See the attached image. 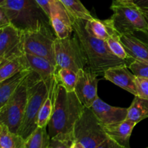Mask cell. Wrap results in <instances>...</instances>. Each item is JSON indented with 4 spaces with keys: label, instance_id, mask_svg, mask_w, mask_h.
Here are the masks:
<instances>
[{
    "label": "cell",
    "instance_id": "1",
    "mask_svg": "<svg viewBox=\"0 0 148 148\" xmlns=\"http://www.w3.org/2000/svg\"><path fill=\"white\" fill-rule=\"evenodd\" d=\"M84 106L75 92H68L59 82L51 117L48 124L51 139L73 142L74 128Z\"/></svg>",
    "mask_w": 148,
    "mask_h": 148
},
{
    "label": "cell",
    "instance_id": "2",
    "mask_svg": "<svg viewBox=\"0 0 148 148\" xmlns=\"http://www.w3.org/2000/svg\"><path fill=\"white\" fill-rule=\"evenodd\" d=\"M86 20L76 19L72 22L74 33L80 42L87 59V69L97 76H103L109 68L127 65V60L117 57L108 49L106 40L91 36L85 28Z\"/></svg>",
    "mask_w": 148,
    "mask_h": 148
},
{
    "label": "cell",
    "instance_id": "3",
    "mask_svg": "<svg viewBox=\"0 0 148 148\" xmlns=\"http://www.w3.org/2000/svg\"><path fill=\"white\" fill-rule=\"evenodd\" d=\"M0 8L5 12L12 25L23 32L34 30L43 23L51 24L48 14L36 0H7Z\"/></svg>",
    "mask_w": 148,
    "mask_h": 148
},
{
    "label": "cell",
    "instance_id": "4",
    "mask_svg": "<svg viewBox=\"0 0 148 148\" xmlns=\"http://www.w3.org/2000/svg\"><path fill=\"white\" fill-rule=\"evenodd\" d=\"M49 88L37 73L31 71L27 77V100L24 117L17 134L25 140L37 129L38 116L49 94Z\"/></svg>",
    "mask_w": 148,
    "mask_h": 148
},
{
    "label": "cell",
    "instance_id": "5",
    "mask_svg": "<svg viewBox=\"0 0 148 148\" xmlns=\"http://www.w3.org/2000/svg\"><path fill=\"white\" fill-rule=\"evenodd\" d=\"M113 11L111 20L120 35L148 32V23L141 8L134 4H124L114 0L111 6Z\"/></svg>",
    "mask_w": 148,
    "mask_h": 148
},
{
    "label": "cell",
    "instance_id": "6",
    "mask_svg": "<svg viewBox=\"0 0 148 148\" xmlns=\"http://www.w3.org/2000/svg\"><path fill=\"white\" fill-rule=\"evenodd\" d=\"M23 33L25 52L45 58L57 67L54 51L57 37L51 25L43 23L34 30H26Z\"/></svg>",
    "mask_w": 148,
    "mask_h": 148
},
{
    "label": "cell",
    "instance_id": "7",
    "mask_svg": "<svg viewBox=\"0 0 148 148\" xmlns=\"http://www.w3.org/2000/svg\"><path fill=\"white\" fill-rule=\"evenodd\" d=\"M54 51L57 68H67L77 72L79 69H85L87 67L85 53L74 32L65 38H56Z\"/></svg>",
    "mask_w": 148,
    "mask_h": 148
},
{
    "label": "cell",
    "instance_id": "8",
    "mask_svg": "<svg viewBox=\"0 0 148 148\" xmlns=\"http://www.w3.org/2000/svg\"><path fill=\"white\" fill-rule=\"evenodd\" d=\"M107 135L104 126L90 108H84L74 128V139L86 148H97L105 141Z\"/></svg>",
    "mask_w": 148,
    "mask_h": 148
},
{
    "label": "cell",
    "instance_id": "9",
    "mask_svg": "<svg viewBox=\"0 0 148 148\" xmlns=\"http://www.w3.org/2000/svg\"><path fill=\"white\" fill-rule=\"evenodd\" d=\"M27 100V77L0 108V124L7 126L13 133L17 134L21 126Z\"/></svg>",
    "mask_w": 148,
    "mask_h": 148
},
{
    "label": "cell",
    "instance_id": "10",
    "mask_svg": "<svg viewBox=\"0 0 148 148\" xmlns=\"http://www.w3.org/2000/svg\"><path fill=\"white\" fill-rule=\"evenodd\" d=\"M25 54L23 31L13 25L0 28V64Z\"/></svg>",
    "mask_w": 148,
    "mask_h": 148
},
{
    "label": "cell",
    "instance_id": "11",
    "mask_svg": "<svg viewBox=\"0 0 148 148\" xmlns=\"http://www.w3.org/2000/svg\"><path fill=\"white\" fill-rule=\"evenodd\" d=\"M77 82L75 92L82 105L91 108L95 100L98 98V76L88 69H79L77 72Z\"/></svg>",
    "mask_w": 148,
    "mask_h": 148
},
{
    "label": "cell",
    "instance_id": "12",
    "mask_svg": "<svg viewBox=\"0 0 148 148\" xmlns=\"http://www.w3.org/2000/svg\"><path fill=\"white\" fill-rule=\"evenodd\" d=\"M90 108L103 126L119 124L127 118L128 108L110 106L100 98L95 100Z\"/></svg>",
    "mask_w": 148,
    "mask_h": 148
},
{
    "label": "cell",
    "instance_id": "13",
    "mask_svg": "<svg viewBox=\"0 0 148 148\" xmlns=\"http://www.w3.org/2000/svg\"><path fill=\"white\" fill-rule=\"evenodd\" d=\"M127 65L113 66L104 72L103 77L132 95H137L136 76L128 69Z\"/></svg>",
    "mask_w": 148,
    "mask_h": 148
},
{
    "label": "cell",
    "instance_id": "14",
    "mask_svg": "<svg viewBox=\"0 0 148 148\" xmlns=\"http://www.w3.org/2000/svg\"><path fill=\"white\" fill-rule=\"evenodd\" d=\"M50 21L58 38H65L73 33L72 22L64 6L51 7Z\"/></svg>",
    "mask_w": 148,
    "mask_h": 148
},
{
    "label": "cell",
    "instance_id": "15",
    "mask_svg": "<svg viewBox=\"0 0 148 148\" xmlns=\"http://www.w3.org/2000/svg\"><path fill=\"white\" fill-rule=\"evenodd\" d=\"M25 56L28 62L29 68L40 76L49 90L53 82L56 79L57 67L51 63L49 60L41 56L27 53H25Z\"/></svg>",
    "mask_w": 148,
    "mask_h": 148
},
{
    "label": "cell",
    "instance_id": "16",
    "mask_svg": "<svg viewBox=\"0 0 148 148\" xmlns=\"http://www.w3.org/2000/svg\"><path fill=\"white\" fill-rule=\"evenodd\" d=\"M129 59L148 61V45L134 34L120 35Z\"/></svg>",
    "mask_w": 148,
    "mask_h": 148
},
{
    "label": "cell",
    "instance_id": "17",
    "mask_svg": "<svg viewBox=\"0 0 148 148\" xmlns=\"http://www.w3.org/2000/svg\"><path fill=\"white\" fill-rule=\"evenodd\" d=\"M134 122L128 119L124 120L119 124L110 126H104V130L108 137L114 140L121 145L130 147V139L133 129L136 126Z\"/></svg>",
    "mask_w": 148,
    "mask_h": 148
},
{
    "label": "cell",
    "instance_id": "18",
    "mask_svg": "<svg viewBox=\"0 0 148 148\" xmlns=\"http://www.w3.org/2000/svg\"><path fill=\"white\" fill-rule=\"evenodd\" d=\"M31 71V69L23 70L0 82V108L5 105L20 85L28 77Z\"/></svg>",
    "mask_w": 148,
    "mask_h": 148
},
{
    "label": "cell",
    "instance_id": "19",
    "mask_svg": "<svg viewBox=\"0 0 148 148\" xmlns=\"http://www.w3.org/2000/svg\"><path fill=\"white\" fill-rule=\"evenodd\" d=\"M85 28L91 36L106 41L111 35L117 32L110 18L102 20L94 17L91 20H86Z\"/></svg>",
    "mask_w": 148,
    "mask_h": 148
},
{
    "label": "cell",
    "instance_id": "20",
    "mask_svg": "<svg viewBox=\"0 0 148 148\" xmlns=\"http://www.w3.org/2000/svg\"><path fill=\"white\" fill-rule=\"evenodd\" d=\"M58 85H59V82H58L56 76V79H54L51 86L49 88L47 98L45 100L44 103H43V106L40 110V112H39L38 116V127H48V124L50 121L52 112H53Z\"/></svg>",
    "mask_w": 148,
    "mask_h": 148
},
{
    "label": "cell",
    "instance_id": "21",
    "mask_svg": "<svg viewBox=\"0 0 148 148\" xmlns=\"http://www.w3.org/2000/svg\"><path fill=\"white\" fill-rule=\"evenodd\" d=\"M26 69H30L25 54L10 59L0 64V82Z\"/></svg>",
    "mask_w": 148,
    "mask_h": 148
},
{
    "label": "cell",
    "instance_id": "22",
    "mask_svg": "<svg viewBox=\"0 0 148 148\" xmlns=\"http://www.w3.org/2000/svg\"><path fill=\"white\" fill-rule=\"evenodd\" d=\"M148 118V99L135 95L128 108L127 119L138 124Z\"/></svg>",
    "mask_w": 148,
    "mask_h": 148
},
{
    "label": "cell",
    "instance_id": "23",
    "mask_svg": "<svg viewBox=\"0 0 148 148\" xmlns=\"http://www.w3.org/2000/svg\"><path fill=\"white\" fill-rule=\"evenodd\" d=\"M66 9L72 22L76 19L91 20L94 18L80 0H59Z\"/></svg>",
    "mask_w": 148,
    "mask_h": 148
},
{
    "label": "cell",
    "instance_id": "24",
    "mask_svg": "<svg viewBox=\"0 0 148 148\" xmlns=\"http://www.w3.org/2000/svg\"><path fill=\"white\" fill-rule=\"evenodd\" d=\"M25 140L18 134L13 133L8 127L0 124V148H23Z\"/></svg>",
    "mask_w": 148,
    "mask_h": 148
},
{
    "label": "cell",
    "instance_id": "25",
    "mask_svg": "<svg viewBox=\"0 0 148 148\" xmlns=\"http://www.w3.org/2000/svg\"><path fill=\"white\" fill-rule=\"evenodd\" d=\"M51 138L46 127H38L25 140L23 148H49Z\"/></svg>",
    "mask_w": 148,
    "mask_h": 148
},
{
    "label": "cell",
    "instance_id": "26",
    "mask_svg": "<svg viewBox=\"0 0 148 148\" xmlns=\"http://www.w3.org/2000/svg\"><path fill=\"white\" fill-rule=\"evenodd\" d=\"M56 78L68 92H75L77 82V72L67 68H57Z\"/></svg>",
    "mask_w": 148,
    "mask_h": 148
},
{
    "label": "cell",
    "instance_id": "27",
    "mask_svg": "<svg viewBox=\"0 0 148 148\" xmlns=\"http://www.w3.org/2000/svg\"><path fill=\"white\" fill-rule=\"evenodd\" d=\"M106 43L108 49L115 56L124 60L129 59L128 54L126 52L125 49L121 43L120 34L118 32H116L111 35L106 40Z\"/></svg>",
    "mask_w": 148,
    "mask_h": 148
},
{
    "label": "cell",
    "instance_id": "28",
    "mask_svg": "<svg viewBox=\"0 0 148 148\" xmlns=\"http://www.w3.org/2000/svg\"><path fill=\"white\" fill-rule=\"evenodd\" d=\"M127 66L135 76L148 79V61L132 59L131 62L127 64Z\"/></svg>",
    "mask_w": 148,
    "mask_h": 148
},
{
    "label": "cell",
    "instance_id": "29",
    "mask_svg": "<svg viewBox=\"0 0 148 148\" xmlns=\"http://www.w3.org/2000/svg\"><path fill=\"white\" fill-rule=\"evenodd\" d=\"M136 87H137V95L143 98L148 99V79L142 77L135 78Z\"/></svg>",
    "mask_w": 148,
    "mask_h": 148
},
{
    "label": "cell",
    "instance_id": "30",
    "mask_svg": "<svg viewBox=\"0 0 148 148\" xmlns=\"http://www.w3.org/2000/svg\"><path fill=\"white\" fill-rule=\"evenodd\" d=\"M97 148H130L124 147V146L121 145L120 144L117 143L116 142L114 141V140L108 137L104 142H103Z\"/></svg>",
    "mask_w": 148,
    "mask_h": 148
},
{
    "label": "cell",
    "instance_id": "31",
    "mask_svg": "<svg viewBox=\"0 0 148 148\" xmlns=\"http://www.w3.org/2000/svg\"><path fill=\"white\" fill-rule=\"evenodd\" d=\"M72 142L62 141V140L51 139L50 147L51 148H70Z\"/></svg>",
    "mask_w": 148,
    "mask_h": 148
},
{
    "label": "cell",
    "instance_id": "32",
    "mask_svg": "<svg viewBox=\"0 0 148 148\" xmlns=\"http://www.w3.org/2000/svg\"><path fill=\"white\" fill-rule=\"evenodd\" d=\"M12 25L11 22H10V19H9L8 16L5 13V12L0 8V28L6 27Z\"/></svg>",
    "mask_w": 148,
    "mask_h": 148
},
{
    "label": "cell",
    "instance_id": "33",
    "mask_svg": "<svg viewBox=\"0 0 148 148\" xmlns=\"http://www.w3.org/2000/svg\"><path fill=\"white\" fill-rule=\"evenodd\" d=\"M38 3L39 4V5L43 9V10L45 11V12L48 14V16L50 18V4H49V1L48 0H36Z\"/></svg>",
    "mask_w": 148,
    "mask_h": 148
},
{
    "label": "cell",
    "instance_id": "34",
    "mask_svg": "<svg viewBox=\"0 0 148 148\" xmlns=\"http://www.w3.org/2000/svg\"><path fill=\"white\" fill-rule=\"evenodd\" d=\"M134 35L148 45V32H137Z\"/></svg>",
    "mask_w": 148,
    "mask_h": 148
},
{
    "label": "cell",
    "instance_id": "35",
    "mask_svg": "<svg viewBox=\"0 0 148 148\" xmlns=\"http://www.w3.org/2000/svg\"><path fill=\"white\" fill-rule=\"evenodd\" d=\"M134 3L140 7H148V0H134Z\"/></svg>",
    "mask_w": 148,
    "mask_h": 148
},
{
    "label": "cell",
    "instance_id": "36",
    "mask_svg": "<svg viewBox=\"0 0 148 148\" xmlns=\"http://www.w3.org/2000/svg\"><path fill=\"white\" fill-rule=\"evenodd\" d=\"M48 1L50 4V8L51 7H62V6H64L59 0H48Z\"/></svg>",
    "mask_w": 148,
    "mask_h": 148
},
{
    "label": "cell",
    "instance_id": "37",
    "mask_svg": "<svg viewBox=\"0 0 148 148\" xmlns=\"http://www.w3.org/2000/svg\"><path fill=\"white\" fill-rule=\"evenodd\" d=\"M70 148H86L81 143H79V141H77V140H74L72 142V145H71Z\"/></svg>",
    "mask_w": 148,
    "mask_h": 148
},
{
    "label": "cell",
    "instance_id": "38",
    "mask_svg": "<svg viewBox=\"0 0 148 148\" xmlns=\"http://www.w3.org/2000/svg\"><path fill=\"white\" fill-rule=\"evenodd\" d=\"M148 23V7H140Z\"/></svg>",
    "mask_w": 148,
    "mask_h": 148
},
{
    "label": "cell",
    "instance_id": "39",
    "mask_svg": "<svg viewBox=\"0 0 148 148\" xmlns=\"http://www.w3.org/2000/svg\"><path fill=\"white\" fill-rule=\"evenodd\" d=\"M118 1L124 4H134V0H117Z\"/></svg>",
    "mask_w": 148,
    "mask_h": 148
},
{
    "label": "cell",
    "instance_id": "40",
    "mask_svg": "<svg viewBox=\"0 0 148 148\" xmlns=\"http://www.w3.org/2000/svg\"><path fill=\"white\" fill-rule=\"evenodd\" d=\"M6 1H7V0H0V7H3L5 4Z\"/></svg>",
    "mask_w": 148,
    "mask_h": 148
},
{
    "label": "cell",
    "instance_id": "41",
    "mask_svg": "<svg viewBox=\"0 0 148 148\" xmlns=\"http://www.w3.org/2000/svg\"><path fill=\"white\" fill-rule=\"evenodd\" d=\"M49 148H51V147H49Z\"/></svg>",
    "mask_w": 148,
    "mask_h": 148
},
{
    "label": "cell",
    "instance_id": "42",
    "mask_svg": "<svg viewBox=\"0 0 148 148\" xmlns=\"http://www.w3.org/2000/svg\"><path fill=\"white\" fill-rule=\"evenodd\" d=\"M147 148H148V147H147Z\"/></svg>",
    "mask_w": 148,
    "mask_h": 148
}]
</instances>
